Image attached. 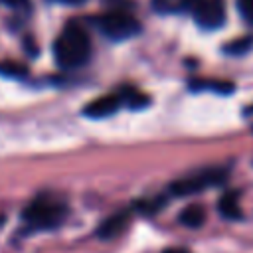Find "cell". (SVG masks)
Listing matches in <instances>:
<instances>
[{
  "instance_id": "cell-1",
  "label": "cell",
  "mask_w": 253,
  "mask_h": 253,
  "mask_svg": "<svg viewBox=\"0 0 253 253\" xmlns=\"http://www.w3.org/2000/svg\"><path fill=\"white\" fill-rule=\"evenodd\" d=\"M53 57L63 69H75L91 57V38L79 22H67L53 42Z\"/></svg>"
},
{
  "instance_id": "cell-2",
  "label": "cell",
  "mask_w": 253,
  "mask_h": 253,
  "mask_svg": "<svg viewBox=\"0 0 253 253\" xmlns=\"http://www.w3.org/2000/svg\"><path fill=\"white\" fill-rule=\"evenodd\" d=\"M65 215H67V206L49 194L38 196L22 211V219L32 229H53L63 223Z\"/></svg>"
},
{
  "instance_id": "cell-3",
  "label": "cell",
  "mask_w": 253,
  "mask_h": 253,
  "mask_svg": "<svg viewBox=\"0 0 253 253\" xmlns=\"http://www.w3.org/2000/svg\"><path fill=\"white\" fill-rule=\"evenodd\" d=\"M93 24L105 38L115 40V42L134 38L140 32L138 20L123 8H113V10L97 16V18H93Z\"/></svg>"
},
{
  "instance_id": "cell-4",
  "label": "cell",
  "mask_w": 253,
  "mask_h": 253,
  "mask_svg": "<svg viewBox=\"0 0 253 253\" xmlns=\"http://www.w3.org/2000/svg\"><path fill=\"white\" fill-rule=\"evenodd\" d=\"M225 170L223 168H208V170H200L196 174H190L186 178H180L176 182H172L170 192L174 196H190V194H198L206 188L217 186L225 180Z\"/></svg>"
},
{
  "instance_id": "cell-5",
  "label": "cell",
  "mask_w": 253,
  "mask_h": 253,
  "mask_svg": "<svg viewBox=\"0 0 253 253\" xmlns=\"http://www.w3.org/2000/svg\"><path fill=\"white\" fill-rule=\"evenodd\" d=\"M194 20L204 30H217L225 22V0H198L194 4Z\"/></svg>"
},
{
  "instance_id": "cell-6",
  "label": "cell",
  "mask_w": 253,
  "mask_h": 253,
  "mask_svg": "<svg viewBox=\"0 0 253 253\" xmlns=\"http://www.w3.org/2000/svg\"><path fill=\"white\" fill-rule=\"evenodd\" d=\"M121 105H123V101H121L119 93H109V95H103V97L87 103L83 109V115L89 119H105V117L115 115Z\"/></svg>"
},
{
  "instance_id": "cell-7",
  "label": "cell",
  "mask_w": 253,
  "mask_h": 253,
  "mask_svg": "<svg viewBox=\"0 0 253 253\" xmlns=\"http://www.w3.org/2000/svg\"><path fill=\"white\" fill-rule=\"evenodd\" d=\"M128 217H130L128 211H119V213L107 217V219L99 225L97 235H99L101 239H113V237L121 235V233L126 229V225H128Z\"/></svg>"
},
{
  "instance_id": "cell-8",
  "label": "cell",
  "mask_w": 253,
  "mask_h": 253,
  "mask_svg": "<svg viewBox=\"0 0 253 253\" xmlns=\"http://www.w3.org/2000/svg\"><path fill=\"white\" fill-rule=\"evenodd\" d=\"M119 97H121L123 105H126L128 109H134V111H138V109H144L146 105H150V99H148V95H144L142 91H138V89H134V87H130V85H125V87H121V91H119Z\"/></svg>"
},
{
  "instance_id": "cell-9",
  "label": "cell",
  "mask_w": 253,
  "mask_h": 253,
  "mask_svg": "<svg viewBox=\"0 0 253 253\" xmlns=\"http://www.w3.org/2000/svg\"><path fill=\"white\" fill-rule=\"evenodd\" d=\"M217 210H219V213H221L225 219H239V217H241L239 194H237V192H225V194L219 198Z\"/></svg>"
},
{
  "instance_id": "cell-10",
  "label": "cell",
  "mask_w": 253,
  "mask_h": 253,
  "mask_svg": "<svg viewBox=\"0 0 253 253\" xmlns=\"http://www.w3.org/2000/svg\"><path fill=\"white\" fill-rule=\"evenodd\" d=\"M206 221V210L200 204H190L180 211V223L190 227V229H198L202 227Z\"/></svg>"
},
{
  "instance_id": "cell-11",
  "label": "cell",
  "mask_w": 253,
  "mask_h": 253,
  "mask_svg": "<svg viewBox=\"0 0 253 253\" xmlns=\"http://www.w3.org/2000/svg\"><path fill=\"white\" fill-rule=\"evenodd\" d=\"M198 0H152V8L162 14H176V12L188 10Z\"/></svg>"
},
{
  "instance_id": "cell-12",
  "label": "cell",
  "mask_w": 253,
  "mask_h": 253,
  "mask_svg": "<svg viewBox=\"0 0 253 253\" xmlns=\"http://www.w3.org/2000/svg\"><path fill=\"white\" fill-rule=\"evenodd\" d=\"M223 49L229 55H243V53H247V51L253 49V36H241V38L225 43Z\"/></svg>"
},
{
  "instance_id": "cell-13",
  "label": "cell",
  "mask_w": 253,
  "mask_h": 253,
  "mask_svg": "<svg viewBox=\"0 0 253 253\" xmlns=\"http://www.w3.org/2000/svg\"><path fill=\"white\" fill-rule=\"evenodd\" d=\"M190 89H194V91L211 89V91H217V93L225 95V93H231L233 91V83H229V81H192L190 83Z\"/></svg>"
},
{
  "instance_id": "cell-14",
  "label": "cell",
  "mask_w": 253,
  "mask_h": 253,
  "mask_svg": "<svg viewBox=\"0 0 253 253\" xmlns=\"http://www.w3.org/2000/svg\"><path fill=\"white\" fill-rule=\"evenodd\" d=\"M0 75L10 79H22L28 75V67L18 61H0Z\"/></svg>"
},
{
  "instance_id": "cell-15",
  "label": "cell",
  "mask_w": 253,
  "mask_h": 253,
  "mask_svg": "<svg viewBox=\"0 0 253 253\" xmlns=\"http://www.w3.org/2000/svg\"><path fill=\"white\" fill-rule=\"evenodd\" d=\"M237 4H239L241 14H243L247 20L253 22V0H237Z\"/></svg>"
},
{
  "instance_id": "cell-16",
  "label": "cell",
  "mask_w": 253,
  "mask_h": 253,
  "mask_svg": "<svg viewBox=\"0 0 253 253\" xmlns=\"http://www.w3.org/2000/svg\"><path fill=\"white\" fill-rule=\"evenodd\" d=\"M243 117H245V121L249 123L251 130H253V105H249V107H245V109H243Z\"/></svg>"
},
{
  "instance_id": "cell-17",
  "label": "cell",
  "mask_w": 253,
  "mask_h": 253,
  "mask_svg": "<svg viewBox=\"0 0 253 253\" xmlns=\"http://www.w3.org/2000/svg\"><path fill=\"white\" fill-rule=\"evenodd\" d=\"M0 2H4L6 6H12V8H18V6L26 4V0H0Z\"/></svg>"
},
{
  "instance_id": "cell-18",
  "label": "cell",
  "mask_w": 253,
  "mask_h": 253,
  "mask_svg": "<svg viewBox=\"0 0 253 253\" xmlns=\"http://www.w3.org/2000/svg\"><path fill=\"white\" fill-rule=\"evenodd\" d=\"M162 253H188V251L182 249V247H170V249H166V251H162Z\"/></svg>"
},
{
  "instance_id": "cell-19",
  "label": "cell",
  "mask_w": 253,
  "mask_h": 253,
  "mask_svg": "<svg viewBox=\"0 0 253 253\" xmlns=\"http://www.w3.org/2000/svg\"><path fill=\"white\" fill-rule=\"evenodd\" d=\"M57 2H63V4H81L85 0H57Z\"/></svg>"
},
{
  "instance_id": "cell-20",
  "label": "cell",
  "mask_w": 253,
  "mask_h": 253,
  "mask_svg": "<svg viewBox=\"0 0 253 253\" xmlns=\"http://www.w3.org/2000/svg\"><path fill=\"white\" fill-rule=\"evenodd\" d=\"M2 223H4V217H2V215H0V225H2Z\"/></svg>"
}]
</instances>
